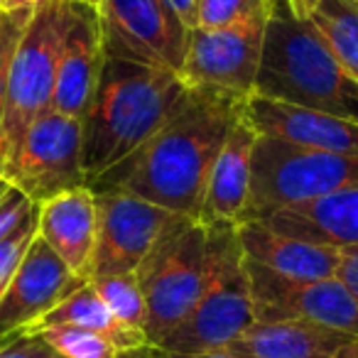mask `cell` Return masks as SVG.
<instances>
[{
    "label": "cell",
    "mask_w": 358,
    "mask_h": 358,
    "mask_svg": "<svg viewBox=\"0 0 358 358\" xmlns=\"http://www.w3.org/2000/svg\"><path fill=\"white\" fill-rule=\"evenodd\" d=\"M62 13L64 0H50L37 8L13 57L6 118L0 128V174L10 162L25 130L55 108Z\"/></svg>",
    "instance_id": "52a82bcc"
},
{
    "label": "cell",
    "mask_w": 358,
    "mask_h": 358,
    "mask_svg": "<svg viewBox=\"0 0 358 358\" xmlns=\"http://www.w3.org/2000/svg\"><path fill=\"white\" fill-rule=\"evenodd\" d=\"M106 55L182 76L189 27L169 0H101Z\"/></svg>",
    "instance_id": "9c48e42d"
},
{
    "label": "cell",
    "mask_w": 358,
    "mask_h": 358,
    "mask_svg": "<svg viewBox=\"0 0 358 358\" xmlns=\"http://www.w3.org/2000/svg\"><path fill=\"white\" fill-rule=\"evenodd\" d=\"M0 177L32 204L89 187L84 169V125L52 108L37 118L17 143Z\"/></svg>",
    "instance_id": "ba28073f"
},
{
    "label": "cell",
    "mask_w": 358,
    "mask_h": 358,
    "mask_svg": "<svg viewBox=\"0 0 358 358\" xmlns=\"http://www.w3.org/2000/svg\"><path fill=\"white\" fill-rule=\"evenodd\" d=\"M289 8L312 22L338 64L358 81V0H312Z\"/></svg>",
    "instance_id": "7402d4cb"
},
{
    "label": "cell",
    "mask_w": 358,
    "mask_h": 358,
    "mask_svg": "<svg viewBox=\"0 0 358 358\" xmlns=\"http://www.w3.org/2000/svg\"><path fill=\"white\" fill-rule=\"evenodd\" d=\"M209 229V273L196 307L159 348L172 358L224 351L255 322L248 265L238 224L204 221Z\"/></svg>",
    "instance_id": "277c9868"
},
{
    "label": "cell",
    "mask_w": 358,
    "mask_h": 358,
    "mask_svg": "<svg viewBox=\"0 0 358 358\" xmlns=\"http://www.w3.org/2000/svg\"><path fill=\"white\" fill-rule=\"evenodd\" d=\"M62 258L37 236L0 299V338L27 334L47 312L84 287Z\"/></svg>",
    "instance_id": "4fadbf2b"
},
{
    "label": "cell",
    "mask_w": 358,
    "mask_h": 358,
    "mask_svg": "<svg viewBox=\"0 0 358 358\" xmlns=\"http://www.w3.org/2000/svg\"><path fill=\"white\" fill-rule=\"evenodd\" d=\"M268 17L270 13L219 30H189L182 79L192 89H214L250 99L263 59Z\"/></svg>",
    "instance_id": "30bf717a"
},
{
    "label": "cell",
    "mask_w": 358,
    "mask_h": 358,
    "mask_svg": "<svg viewBox=\"0 0 358 358\" xmlns=\"http://www.w3.org/2000/svg\"><path fill=\"white\" fill-rule=\"evenodd\" d=\"M253 96L322 110L358 123V81L338 64L307 17L275 0L265 27Z\"/></svg>",
    "instance_id": "3957f363"
},
{
    "label": "cell",
    "mask_w": 358,
    "mask_h": 358,
    "mask_svg": "<svg viewBox=\"0 0 358 358\" xmlns=\"http://www.w3.org/2000/svg\"><path fill=\"white\" fill-rule=\"evenodd\" d=\"M35 211V204L27 199L15 187H8L6 194L0 196V243L10 238L17 231V226Z\"/></svg>",
    "instance_id": "83f0119b"
},
{
    "label": "cell",
    "mask_w": 358,
    "mask_h": 358,
    "mask_svg": "<svg viewBox=\"0 0 358 358\" xmlns=\"http://www.w3.org/2000/svg\"><path fill=\"white\" fill-rule=\"evenodd\" d=\"M91 287L96 289L106 307L110 309L120 324L130 329L145 331L148 324V302H145L143 285H140L135 273H118V275H103V278L91 280Z\"/></svg>",
    "instance_id": "603a6c76"
},
{
    "label": "cell",
    "mask_w": 358,
    "mask_h": 358,
    "mask_svg": "<svg viewBox=\"0 0 358 358\" xmlns=\"http://www.w3.org/2000/svg\"><path fill=\"white\" fill-rule=\"evenodd\" d=\"M248 265L255 322H314L358 336V304L338 278L292 280L258 263Z\"/></svg>",
    "instance_id": "8fae6325"
},
{
    "label": "cell",
    "mask_w": 358,
    "mask_h": 358,
    "mask_svg": "<svg viewBox=\"0 0 358 358\" xmlns=\"http://www.w3.org/2000/svg\"><path fill=\"white\" fill-rule=\"evenodd\" d=\"M179 358H241V356H234V353H226V351H216V353H201V356H179Z\"/></svg>",
    "instance_id": "e575fe53"
},
{
    "label": "cell",
    "mask_w": 358,
    "mask_h": 358,
    "mask_svg": "<svg viewBox=\"0 0 358 358\" xmlns=\"http://www.w3.org/2000/svg\"><path fill=\"white\" fill-rule=\"evenodd\" d=\"M245 118L258 135L358 157V123L353 120L263 96H250L245 101Z\"/></svg>",
    "instance_id": "2e32d148"
},
{
    "label": "cell",
    "mask_w": 358,
    "mask_h": 358,
    "mask_svg": "<svg viewBox=\"0 0 358 358\" xmlns=\"http://www.w3.org/2000/svg\"><path fill=\"white\" fill-rule=\"evenodd\" d=\"M260 224L307 243L348 248L358 245V187H346L307 204L287 206Z\"/></svg>",
    "instance_id": "e0dca14e"
},
{
    "label": "cell",
    "mask_w": 358,
    "mask_h": 358,
    "mask_svg": "<svg viewBox=\"0 0 358 358\" xmlns=\"http://www.w3.org/2000/svg\"><path fill=\"white\" fill-rule=\"evenodd\" d=\"M0 22H3V15H0Z\"/></svg>",
    "instance_id": "74e56055"
},
{
    "label": "cell",
    "mask_w": 358,
    "mask_h": 358,
    "mask_svg": "<svg viewBox=\"0 0 358 358\" xmlns=\"http://www.w3.org/2000/svg\"><path fill=\"white\" fill-rule=\"evenodd\" d=\"M273 0H199L196 27L219 30V27L238 25L250 17L268 15Z\"/></svg>",
    "instance_id": "d4e9b609"
},
{
    "label": "cell",
    "mask_w": 358,
    "mask_h": 358,
    "mask_svg": "<svg viewBox=\"0 0 358 358\" xmlns=\"http://www.w3.org/2000/svg\"><path fill=\"white\" fill-rule=\"evenodd\" d=\"M50 0H0V13H20V10H37Z\"/></svg>",
    "instance_id": "1f68e13d"
},
{
    "label": "cell",
    "mask_w": 358,
    "mask_h": 358,
    "mask_svg": "<svg viewBox=\"0 0 358 358\" xmlns=\"http://www.w3.org/2000/svg\"><path fill=\"white\" fill-rule=\"evenodd\" d=\"M99 206V243L94 278L138 273L150 250L179 214L115 189H94ZM91 278V280H94Z\"/></svg>",
    "instance_id": "7c38bea8"
},
{
    "label": "cell",
    "mask_w": 358,
    "mask_h": 358,
    "mask_svg": "<svg viewBox=\"0 0 358 358\" xmlns=\"http://www.w3.org/2000/svg\"><path fill=\"white\" fill-rule=\"evenodd\" d=\"M209 273V229L204 221L177 216L138 268L148 302L145 336L159 346L196 307Z\"/></svg>",
    "instance_id": "5b68a950"
},
{
    "label": "cell",
    "mask_w": 358,
    "mask_h": 358,
    "mask_svg": "<svg viewBox=\"0 0 358 358\" xmlns=\"http://www.w3.org/2000/svg\"><path fill=\"white\" fill-rule=\"evenodd\" d=\"M346 187H358L356 155H336L258 135L250 199L241 224L263 221L280 209L307 204Z\"/></svg>",
    "instance_id": "8992f818"
},
{
    "label": "cell",
    "mask_w": 358,
    "mask_h": 358,
    "mask_svg": "<svg viewBox=\"0 0 358 358\" xmlns=\"http://www.w3.org/2000/svg\"><path fill=\"white\" fill-rule=\"evenodd\" d=\"M336 358H358V338L348 341L346 346H343L341 351L336 353Z\"/></svg>",
    "instance_id": "836d02e7"
},
{
    "label": "cell",
    "mask_w": 358,
    "mask_h": 358,
    "mask_svg": "<svg viewBox=\"0 0 358 358\" xmlns=\"http://www.w3.org/2000/svg\"><path fill=\"white\" fill-rule=\"evenodd\" d=\"M189 89L179 74L106 55L94 99L81 120L89 187L157 135Z\"/></svg>",
    "instance_id": "7a4b0ae2"
},
{
    "label": "cell",
    "mask_w": 358,
    "mask_h": 358,
    "mask_svg": "<svg viewBox=\"0 0 358 358\" xmlns=\"http://www.w3.org/2000/svg\"><path fill=\"white\" fill-rule=\"evenodd\" d=\"M66 3H86V6H94V8H99V3H101V0H66Z\"/></svg>",
    "instance_id": "d590c367"
},
{
    "label": "cell",
    "mask_w": 358,
    "mask_h": 358,
    "mask_svg": "<svg viewBox=\"0 0 358 358\" xmlns=\"http://www.w3.org/2000/svg\"><path fill=\"white\" fill-rule=\"evenodd\" d=\"M358 336L314 322H253L224 348L241 358H336Z\"/></svg>",
    "instance_id": "d6986e66"
},
{
    "label": "cell",
    "mask_w": 358,
    "mask_h": 358,
    "mask_svg": "<svg viewBox=\"0 0 358 358\" xmlns=\"http://www.w3.org/2000/svg\"><path fill=\"white\" fill-rule=\"evenodd\" d=\"M37 209V236L62 258L76 278H94L99 243V206L91 187L64 192L42 201Z\"/></svg>",
    "instance_id": "9a60e30c"
},
{
    "label": "cell",
    "mask_w": 358,
    "mask_h": 358,
    "mask_svg": "<svg viewBox=\"0 0 358 358\" xmlns=\"http://www.w3.org/2000/svg\"><path fill=\"white\" fill-rule=\"evenodd\" d=\"M336 278L343 282V287L351 292L353 302L358 304V245L341 248V263H338Z\"/></svg>",
    "instance_id": "f546056e"
},
{
    "label": "cell",
    "mask_w": 358,
    "mask_h": 358,
    "mask_svg": "<svg viewBox=\"0 0 358 358\" xmlns=\"http://www.w3.org/2000/svg\"><path fill=\"white\" fill-rule=\"evenodd\" d=\"M245 101L214 89H189L162 130L96 179L91 189L125 192L172 214L201 221L211 167L226 135L245 113Z\"/></svg>",
    "instance_id": "6da1fadb"
},
{
    "label": "cell",
    "mask_w": 358,
    "mask_h": 358,
    "mask_svg": "<svg viewBox=\"0 0 358 358\" xmlns=\"http://www.w3.org/2000/svg\"><path fill=\"white\" fill-rule=\"evenodd\" d=\"M243 253L250 263H258L282 278L292 280H327L336 278L341 250L329 245L307 243L273 231L260 221L238 224Z\"/></svg>",
    "instance_id": "ffe728a7"
},
{
    "label": "cell",
    "mask_w": 358,
    "mask_h": 358,
    "mask_svg": "<svg viewBox=\"0 0 358 358\" xmlns=\"http://www.w3.org/2000/svg\"><path fill=\"white\" fill-rule=\"evenodd\" d=\"M106 59L101 17L94 6L66 3L62 13V45L57 59L55 110L84 120Z\"/></svg>",
    "instance_id": "5bb4252c"
},
{
    "label": "cell",
    "mask_w": 358,
    "mask_h": 358,
    "mask_svg": "<svg viewBox=\"0 0 358 358\" xmlns=\"http://www.w3.org/2000/svg\"><path fill=\"white\" fill-rule=\"evenodd\" d=\"M0 358H59L40 334H15L0 338Z\"/></svg>",
    "instance_id": "f1b7e54d"
},
{
    "label": "cell",
    "mask_w": 358,
    "mask_h": 358,
    "mask_svg": "<svg viewBox=\"0 0 358 358\" xmlns=\"http://www.w3.org/2000/svg\"><path fill=\"white\" fill-rule=\"evenodd\" d=\"M59 353V358H115L120 356L118 346L99 331L79 327H50L35 331Z\"/></svg>",
    "instance_id": "cb8c5ba5"
},
{
    "label": "cell",
    "mask_w": 358,
    "mask_h": 358,
    "mask_svg": "<svg viewBox=\"0 0 358 358\" xmlns=\"http://www.w3.org/2000/svg\"><path fill=\"white\" fill-rule=\"evenodd\" d=\"M169 6L179 15V20L185 22L189 30L196 27V10H199V0H169Z\"/></svg>",
    "instance_id": "4dcf8cb0"
},
{
    "label": "cell",
    "mask_w": 358,
    "mask_h": 358,
    "mask_svg": "<svg viewBox=\"0 0 358 358\" xmlns=\"http://www.w3.org/2000/svg\"><path fill=\"white\" fill-rule=\"evenodd\" d=\"M50 327H79V329H89V331H99L103 336H108L120 351H133V348H143L150 343L145 331L125 327V324H120L110 314V309L96 294L91 282H86L74 294H69L64 302L57 304L52 312H47L27 334L42 331V329H50Z\"/></svg>",
    "instance_id": "44dd1931"
},
{
    "label": "cell",
    "mask_w": 358,
    "mask_h": 358,
    "mask_svg": "<svg viewBox=\"0 0 358 358\" xmlns=\"http://www.w3.org/2000/svg\"><path fill=\"white\" fill-rule=\"evenodd\" d=\"M255 140L258 133L243 113L226 135L219 157L211 167L201 221H234V224L243 221L250 199Z\"/></svg>",
    "instance_id": "ac0fdd59"
},
{
    "label": "cell",
    "mask_w": 358,
    "mask_h": 358,
    "mask_svg": "<svg viewBox=\"0 0 358 358\" xmlns=\"http://www.w3.org/2000/svg\"><path fill=\"white\" fill-rule=\"evenodd\" d=\"M115 358H172L167 351H162L159 346H152V343H148V346L143 348H133V351H125L120 353V356Z\"/></svg>",
    "instance_id": "d6a6232c"
},
{
    "label": "cell",
    "mask_w": 358,
    "mask_h": 358,
    "mask_svg": "<svg viewBox=\"0 0 358 358\" xmlns=\"http://www.w3.org/2000/svg\"><path fill=\"white\" fill-rule=\"evenodd\" d=\"M35 10H20V13H0V128L6 118V103H8V81H10V66L13 57L17 52L22 35H25L30 17Z\"/></svg>",
    "instance_id": "484cf974"
},
{
    "label": "cell",
    "mask_w": 358,
    "mask_h": 358,
    "mask_svg": "<svg viewBox=\"0 0 358 358\" xmlns=\"http://www.w3.org/2000/svg\"><path fill=\"white\" fill-rule=\"evenodd\" d=\"M35 238H37V209L17 226V231L10 238H6L0 243V299H3L13 275L17 273L27 248H30Z\"/></svg>",
    "instance_id": "4316f807"
},
{
    "label": "cell",
    "mask_w": 358,
    "mask_h": 358,
    "mask_svg": "<svg viewBox=\"0 0 358 358\" xmlns=\"http://www.w3.org/2000/svg\"><path fill=\"white\" fill-rule=\"evenodd\" d=\"M289 6H299V3H312V0H287Z\"/></svg>",
    "instance_id": "8d00e7d4"
}]
</instances>
